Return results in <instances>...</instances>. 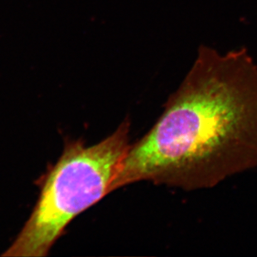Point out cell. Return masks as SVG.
Wrapping results in <instances>:
<instances>
[{"label":"cell","mask_w":257,"mask_h":257,"mask_svg":"<svg viewBox=\"0 0 257 257\" xmlns=\"http://www.w3.org/2000/svg\"><path fill=\"white\" fill-rule=\"evenodd\" d=\"M257 168V65L245 49L200 47L150 131L130 145L110 192L138 182L208 189Z\"/></svg>","instance_id":"6da1fadb"},{"label":"cell","mask_w":257,"mask_h":257,"mask_svg":"<svg viewBox=\"0 0 257 257\" xmlns=\"http://www.w3.org/2000/svg\"><path fill=\"white\" fill-rule=\"evenodd\" d=\"M130 121L92 146L66 143L63 153L40 182L36 205L20 234L2 256H46L68 224L110 193L128 150Z\"/></svg>","instance_id":"7a4b0ae2"}]
</instances>
